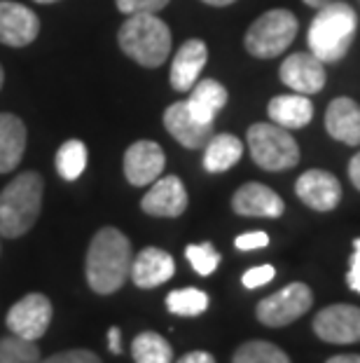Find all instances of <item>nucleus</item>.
<instances>
[{
	"label": "nucleus",
	"mask_w": 360,
	"mask_h": 363,
	"mask_svg": "<svg viewBox=\"0 0 360 363\" xmlns=\"http://www.w3.org/2000/svg\"><path fill=\"white\" fill-rule=\"evenodd\" d=\"M132 242L117 228H101L87 249V284L98 296L120 291L132 272Z\"/></svg>",
	"instance_id": "obj_1"
},
{
	"label": "nucleus",
	"mask_w": 360,
	"mask_h": 363,
	"mask_svg": "<svg viewBox=\"0 0 360 363\" xmlns=\"http://www.w3.org/2000/svg\"><path fill=\"white\" fill-rule=\"evenodd\" d=\"M42 176L35 172L19 174L0 192V237L17 239L35 225L42 208Z\"/></svg>",
	"instance_id": "obj_2"
},
{
	"label": "nucleus",
	"mask_w": 360,
	"mask_h": 363,
	"mask_svg": "<svg viewBox=\"0 0 360 363\" xmlns=\"http://www.w3.org/2000/svg\"><path fill=\"white\" fill-rule=\"evenodd\" d=\"M356 12L347 3H335L330 0L318 10L309 26V50L311 54L323 61V64H335L347 57V52L356 35Z\"/></svg>",
	"instance_id": "obj_3"
},
{
	"label": "nucleus",
	"mask_w": 360,
	"mask_h": 363,
	"mask_svg": "<svg viewBox=\"0 0 360 363\" xmlns=\"http://www.w3.org/2000/svg\"><path fill=\"white\" fill-rule=\"evenodd\" d=\"M127 57L145 68L162 66L171 54V30L155 14H132L117 33Z\"/></svg>",
	"instance_id": "obj_4"
},
{
	"label": "nucleus",
	"mask_w": 360,
	"mask_h": 363,
	"mask_svg": "<svg viewBox=\"0 0 360 363\" xmlns=\"http://www.w3.org/2000/svg\"><path fill=\"white\" fill-rule=\"evenodd\" d=\"M248 150L252 162L265 172H286L300 162L297 141L274 122H257L248 129Z\"/></svg>",
	"instance_id": "obj_5"
},
{
	"label": "nucleus",
	"mask_w": 360,
	"mask_h": 363,
	"mask_svg": "<svg viewBox=\"0 0 360 363\" xmlns=\"http://www.w3.org/2000/svg\"><path fill=\"white\" fill-rule=\"evenodd\" d=\"M297 17L288 10H269L252 21L243 45L257 59H274L283 54L297 35Z\"/></svg>",
	"instance_id": "obj_6"
},
{
	"label": "nucleus",
	"mask_w": 360,
	"mask_h": 363,
	"mask_svg": "<svg viewBox=\"0 0 360 363\" xmlns=\"http://www.w3.org/2000/svg\"><path fill=\"white\" fill-rule=\"evenodd\" d=\"M313 305V293L306 284L293 281L286 289H281L272 296H267L265 300L257 303V321L265 323L269 328H281L288 323L297 321L300 316H304L311 310Z\"/></svg>",
	"instance_id": "obj_7"
},
{
	"label": "nucleus",
	"mask_w": 360,
	"mask_h": 363,
	"mask_svg": "<svg viewBox=\"0 0 360 363\" xmlns=\"http://www.w3.org/2000/svg\"><path fill=\"white\" fill-rule=\"evenodd\" d=\"M52 323V303L42 293H28L7 312V328L24 340H40Z\"/></svg>",
	"instance_id": "obj_8"
},
{
	"label": "nucleus",
	"mask_w": 360,
	"mask_h": 363,
	"mask_svg": "<svg viewBox=\"0 0 360 363\" xmlns=\"http://www.w3.org/2000/svg\"><path fill=\"white\" fill-rule=\"evenodd\" d=\"M313 333L332 345L360 342V307L330 305L313 319Z\"/></svg>",
	"instance_id": "obj_9"
},
{
	"label": "nucleus",
	"mask_w": 360,
	"mask_h": 363,
	"mask_svg": "<svg viewBox=\"0 0 360 363\" xmlns=\"http://www.w3.org/2000/svg\"><path fill=\"white\" fill-rule=\"evenodd\" d=\"M164 167H166L164 150L155 141H136L124 152V176L136 188L152 185L162 176Z\"/></svg>",
	"instance_id": "obj_10"
},
{
	"label": "nucleus",
	"mask_w": 360,
	"mask_h": 363,
	"mask_svg": "<svg viewBox=\"0 0 360 363\" xmlns=\"http://www.w3.org/2000/svg\"><path fill=\"white\" fill-rule=\"evenodd\" d=\"M281 82L300 94H316L325 84V64L311 52H295L281 64Z\"/></svg>",
	"instance_id": "obj_11"
},
{
	"label": "nucleus",
	"mask_w": 360,
	"mask_h": 363,
	"mask_svg": "<svg viewBox=\"0 0 360 363\" xmlns=\"http://www.w3.org/2000/svg\"><path fill=\"white\" fill-rule=\"evenodd\" d=\"M141 208L155 218H178L187 208V190L178 176H164L152 183L141 199Z\"/></svg>",
	"instance_id": "obj_12"
},
{
	"label": "nucleus",
	"mask_w": 360,
	"mask_h": 363,
	"mask_svg": "<svg viewBox=\"0 0 360 363\" xmlns=\"http://www.w3.org/2000/svg\"><path fill=\"white\" fill-rule=\"evenodd\" d=\"M164 127L180 145L190 150L204 148L213 136V125L194 118L187 101H175L164 111Z\"/></svg>",
	"instance_id": "obj_13"
},
{
	"label": "nucleus",
	"mask_w": 360,
	"mask_h": 363,
	"mask_svg": "<svg viewBox=\"0 0 360 363\" xmlns=\"http://www.w3.org/2000/svg\"><path fill=\"white\" fill-rule=\"evenodd\" d=\"M40 21L26 5L0 0V43L7 48H26L37 38Z\"/></svg>",
	"instance_id": "obj_14"
},
{
	"label": "nucleus",
	"mask_w": 360,
	"mask_h": 363,
	"mask_svg": "<svg viewBox=\"0 0 360 363\" xmlns=\"http://www.w3.org/2000/svg\"><path fill=\"white\" fill-rule=\"evenodd\" d=\"M295 192L313 211H332L342 199V185L337 176L323 169H309L297 179Z\"/></svg>",
	"instance_id": "obj_15"
},
{
	"label": "nucleus",
	"mask_w": 360,
	"mask_h": 363,
	"mask_svg": "<svg viewBox=\"0 0 360 363\" xmlns=\"http://www.w3.org/2000/svg\"><path fill=\"white\" fill-rule=\"evenodd\" d=\"M232 208L248 218H279L283 216V199L262 183H246L234 192Z\"/></svg>",
	"instance_id": "obj_16"
},
{
	"label": "nucleus",
	"mask_w": 360,
	"mask_h": 363,
	"mask_svg": "<svg viewBox=\"0 0 360 363\" xmlns=\"http://www.w3.org/2000/svg\"><path fill=\"white\" fill-rule=\"evenodd\" d=\"M206 61H209V48L204 40L192 38V40L182 43V48L173 57L171 64V87L175 91H190L194 87V82L199 80V73L204 71Z\"/></svg>",
	"instance_id": "obj_17"
},
{
	"label": "nucleus",
	"mask_w": 360,
	"mask_h": 363,
	"mask_svg": "<svg viewBox=\"0 0 360 363\" xmlns=\"http://www.w3.org/2000/svg\"><path fill=\"white\" fill-rule=\"evenodd\" d=\"M175 272V262L171 253H166L157 246H148L132 260V279L139 289H157L168 281Z\"/></svg>",
	"instance_id": "obj_18"
},
{
	"label": "nucleus",
	"mask_w": 360,
	"mask_h": 363,
	"mask_svg": "<svg viewBox=\"0 0 360 363\" xmlns=\"http://www.w3.org/2000/svg\"><path fill=\"white\" fill-rule=\"evenodd\" d=\"M325 129L337 141L360 145V106L349 96H339L327 106Z\"/></svg>",
	"instance_id": "obj_19"
},
{
	"label": "nucleus",
	"mask_w": 360,
	"mask_h": 363,
	"mask_svg": "<svg viewBox=\"0 0 360 363\" xmlns=\"http://www.w3.org/2000/svg\"><path fill=\"white\" fill-rule=\"evenodd\" d=\"M26 125L17 115L0 113V174L12 172L24 157Z\"/></svg>",
	"instance_id": "obj_20"
},
{
	"label": "nucleus",
	"mask_w": 360,
	"mask_h": 363,
	"mask_svg": "<svg viewBox=\"0 0 360 363\" xmlns=\"http://www.w3.org/2000/svg\"><path fill=\"white\" fill-rule=\"evenodd\" d=\"M267 113H269L274 125L283 129H302L313 118V106L304 94H288L272 99Z\"/></svg>",
	"instance_id": "obj_21"
},
{
	"label": "nucleus",
	"mask_w": 360,
	"mask_h": 363,
	"mask_svg": "<svg viewBox=\"0 0 360 363\" xmlns=\"http://www.w3.org/2000/svg\"><path fill=\"white\" fill-rule=\"evenodd\" d=\"M227 104V89L222 87L218 80H197L194 87L190 89V99H187V106L190 111L194 113V118H199L202 122H209L213 125L216 115L225 108Z\"/></svg>",
	"instance_id": "obj_22"
},
{
	"label": "nucleus",
	"mask_w": 360,
	"mask_h": 363,
	"mask_svg": "<svg viewBox=\"0 0 360 363\" xmlns=\"http://www.w3.org/2000/svg\"><path fill=\"white\" fill-rule=\"evenodd\" d=\"M243 155V145L232 134H216L211 136V141L206 143L204 152V169L211 174H222L227 169H232Z\"/></svg>",
	"instance_id": "obj_23"
},
{
	"label": "nucleus",
	"mask_w": 360,
	"mask_h": 363,
	"mask_svg": "<svg viewBox=\"0 0 360 363\" xmlns=\"http://www.w3.org/2000/svg\"><path fill=\"white\" fill-rule=\"evenodd\" d=\"M132 357L136 363H171L173 350L168 345V340H164L159 333L145 330V333H139L134 337Z\"/></svg>",
	"instance_id": "obj_24"
},
{
	"label": "nucleus",
	"mask_w": 360,
	"mask_h": 363,
	"mask_svg": "<svg viewBox=\"0 0 360 363\" xmlns=\"http://www.w3.org/2000/svg\"><path fill=\"white\" fill-rule=\"evenodd\" d=\"M232 363H290V357L267 340H248L234 352Z\"/></svg>",
	"instance_id": "obj_25"
},
{
	"label": "nucleus",
	"mask_w": 360,
	"mask_h": 363,
	"mask_svg": "<svg viewBox=\"0 0 360 363\" xmlns=\"http://www.w3.org/2000/svg\"><path fill=\"white\" fill-rule=\"evenodd\" d=\"M87 169V148L84 143L73 138L66 141L57 152V172L64 181H75L80 179L82 172Z\"/></svg>",
	"instance_id": "obj_26"
},
{
	"label": "nucleus",
	"mask_w": 360,
	"mask_h": 363,
	"mask_svg": "<svg viewBox=\"0 0 360 363\" xmlns=\"http://www.w3.org/2000/svg\"><path fill=\"white\" fill-rule=\"evenodd\" d=\"M166 310L175 316H199L209 310V296L199 289H178L166 296Z\"/></svg>",
	"instance_id": "obj_27"
},
{
	"label": "nucleus",
	"mask_w": 360,
	"mask_h": 363,
	"mask_svg": "<svg viewBox=\"0 0 360 363\" xmlns=\"http://www.w3.org/2000/svg\"><path fill=\"white\" fill-rule=\"evenodd\" d=\"M40 350L33 340H24L19 335L0 337V363H37Z\"/></svg>",
	"instance_id": "obj_28"
},
{
	"label": "nucleus",
	"mask_w": 360,
	"mask_h": 363,
	"mask_svg": "<svg viewBox=\"0 0 360 363\" xmlns=\"http://www.w3.org/2000/svg\"><path fill=\"white\" fill-rule=\"evenodd\" d=\"M185 256L190 260V265L194 267L197 274L209 277L218 269L220 265V253L213 249V244L204 242V244H190L185 249Z\"/></svg>",
	"instance_id": "obj_29"
},
{
	"label": "nucleus",
	"mask_w": 360,
	"mask_h": 363,
	"mask_svg": "<svg viewBox=\"0 0 360 363\" xmlns=\"http://www.w3.org/2000/svg\"><path fill=\"white\" fill-rule=\"evenodd\" d=\"M117 3V10L124 14H157L159 10L171 3V0H115Z\"/></svg>",
	"instance_id": "obj_30"
},
{
	"label": "nucleus",
	"mask_w": 360,
	"mask_h": 363,
	"mask_svg": "<svg viewBox=\"0 0 360 363\" xmlns=\"http://www.w3.org/2000/svg\"><path fill=\"white\" fill-rule=\"evenodd\" d=\"M37 363H103V361L89 350H68V352L52 354L47 359H40Z\"/></svg>",
	"instance_id": "obj_31"
},
{
	"label": "nucleus",
	"mask_w": 360,
	"mask_h": 363,
	"mask_svg": "<svg viewBox=\"0 0 360 363\" xmlns=\"http://www.w3.org/2000/svg\"><path fill=\"white\" fill-rule=\"evenodd\" d=\"M274 274H277V269L274 265H257V267H250L246 274H243V286L246 289H260V286L269 284L274 279Z\"/></svg>",
	"instance_id": "obj_32"
},
{
	"label": "nucleus",
	"mask_w": 360,
	"mask_h": 363,
	"mask_svg": "<svg viewBox=\"0 0 360 363\" xmlns=\"http://www.w3.org/2000/svg\"><path fill=\"white\" fill-rule=\"evenodd\" d=\"M269 244V235L267 233H246V235H239L236 237L234 246L239 251H255V249H265Z\"/></svg>",
	"instance_id": "obj_33"
},
{
	"label": "nucleus",
	"mask_w": 360,
	"mask_h": 363,
	"mask_svg": "<svg viewBox=\"0 0 360 363\" xmlns=\"http://www.w3.org/2000/svg\"><path fill=\"white\" fill-rule=\"evenodd\" d=\"M347 284L351 291L360 293V237L354 242V256H351V267L347 274Z\"/></svg>",
	"instance_id": "obj_34"
},
{
	"label": "nucleus",
	"mask_w": 360,
	"mask_h": 363,
	"mask_svg": "<svg viewBox=\"0 0 360 363\" xmlns=\"http://www.w3.org/2000/svg\"><path fill=\"white\" fill-rule=\"evenodd\" d=\"M175 363H216V359H213V354L209 352H190Z\"/></svg>",
	"instance_id": "obj_35"
},
{
	"label": "nucleus",
	"mask_w": 360,
	"mask_h": 363,
	"mask_svg": "<svg viewBox=\"0 0 360 363\" xmlns=\"http://www.w3.org/2000/svg\"><path fill=\"white\" fill-rule=\"evenodd\" d=\"M122 333H120V328L117 326H112L110 330H108V350L112 352V354H122Z\"/></svg>",
	"instance_id": "obj_36"
},
{
	"label": "nucleus",
	"mask_w": 360,
	"mask_h": 363,
	"mask_svg": "<svg viewBox=\"0 0 360 363\" xmlns=\"http://www.w3.org/2000/svg\"><path fill=\"white\" fill-rule=\"evenodd\" d=\"M349 179L360 190V152H358V155H354V160L349 162Z\"/></svg>",
	"instance_id": "obj_37"
},
{
	"label": "nucleus",
	"mask_w": 360,
	"mask_h": 363,
	"mask_svg": "<svg viewBox=\"0 0 360 363\" xmlns=\"http://www.w3.org/2000/svg\"><path fill=\"white\" fill-rule=\"evenodd\" d=\"M325 363H360V354H337Z\"/></svg>",
	"instance_id": "obj_38"
},
{
	"label": "nucleus",
	"mask_w": 360,
	"mask_h": 363,
	"mask_svg": "<svg viewBox=\"0 0 360 363\" xmlns=\"http://www.w3.org/2000/svg\"><path fill=\"white\" fill-rule=\"evenodd\" d=\"M206 5H213V7H225V5H232L236 0H204Z\"/></svg>",
	"instance_id": "obj_39"
},
{
	"label": "nucleus",
	"mask_w": 360,
	"mask_h": 363,
	"mask_svg": "<svg viewBox=\"0 0 360 363\" xmlns=\"http://www.w3.org/2000/svg\"><path fill=\"white\" fill-rule=\"evenodd\" d=\"M304 3L309 5V7H316V10H320V7L327 5V3H330V0H304Z\"/></svg>",
	"instance_id": "obj_40"
},
{
	"label": "nucleus",
	"mask_w": 360,
	"mask_h": 363,
	"mask_svg": "<svg viewBox=\"0 0 360 363\" xmlns=\"http://www.w3.org/2000/svg\"><path fill=\"white\" fill-rule=\"evenodd\" d=\"M3 80H5V73H3V66H0V87H3Z\"/></svg>",
	"instance_id": "obj_41"
},
{
	"label": "nucleus",
	"mask_w": 360,
	"mask_h": 363,
	"mask_svg": "<svg viewBox=\"0 0 360 363\" xmlns=\"http://www.w3.org/2000/svg\"><path fill=\"white\" fill-rule=\"evenodd\" d=\"M35 3H57V0H35Z\"/></svg>",
	"instance_id": "obj_42"
}]
</instances>
